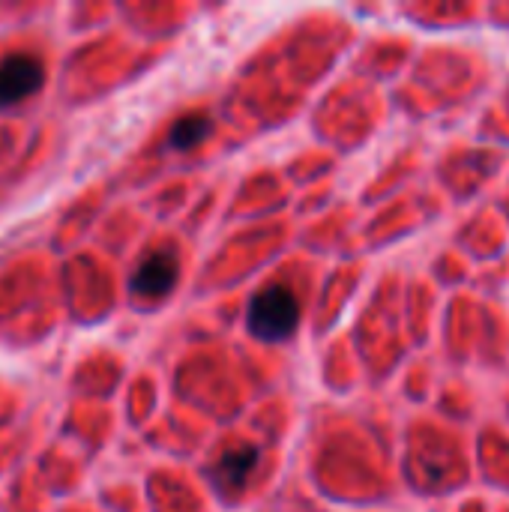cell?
I'll return each instance as SVG.
<instances>
[{
	"label": "cell",
	"mask_w": 509,
	"mask_h": 512,
	"mask_svg": "<svg viewBox=\"0 0 509 512\" xmlns=\"http://www.w3.org/2000/svg\"><path fill=\"white\" fill-rule=\"evenodd\" d=\"M174 282H177V258L174 252L159 249L138 264L132 276V291L141 297H165L174 288Z\"/></svg>",
	"instance_id": "obj_3"
},
{
	"label": "cell",
	"mask_w": 509,
	"mask_h": 512,
	"mask_svg": "<svg viewBox=\"0 0 509 512\" xmlns=\"http://www.w3.org/2000/svg\"><path fill=\"white\" fill-rule=\"evenodd\" d=\"M45 81L42 63L33 54H9L0 63V108L15 105L21 99H27L30 93H36Z\"/></svg>",
	"instance_id": "obj_2"
},
{
	"label": "cell",
	"mask_w": 509,
	"mask_h": 512,
	"mask_svg": "<svg viewBox=\"0 0 509 512\" xmlns=\"http://www.w3.org/2000/svg\"><path fill=\"white\" fill-rule=\"evenodd\" d=\"M297 321H300V303L294 291L282 285L264 288L249 306V330L267 342H282L285 336H291L297 330Z\"/></svg>",
	"instance_id": "obj_1"
},
{
	"label": "cell",
	"mask_w": 509,
	"mask_h": 512,
	"mask_svg": "<svg viewBox=\"0 0 509 512\" xmlns=\"http://www.w3.org/2000/svg\"><path fill=\"white\" fill-rule=\"evenodd\" d=\"M213 132V123L207 120V117H183L174 129H171V144L177 147V150H189V147H195V144H201L207 135Z\"/></svg>",
	"instance_id": "obj_5"
},
{
	"label": "cell",
	"mask_w": 509,
	"mask_h": 512,
	"mask_svg": "<svg viewBox=\"0 0 509 512\" xmlns=\"http://www.w3.org/2000/svg\"><path fill=\"white\" fill-rule=\"evenodd\" d=\"M258 462H261V450L258 447L237 444V447H231V450L222 453V459L216 465V483L222 489H240L252 477V471L258 468Z\"/></svg>",
	"instance_id": "obj_4"
}]
</instances>
